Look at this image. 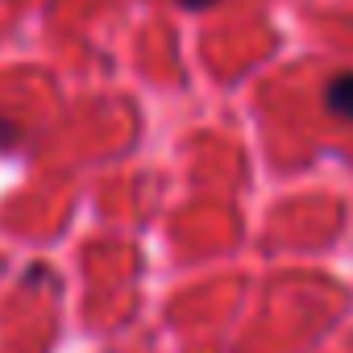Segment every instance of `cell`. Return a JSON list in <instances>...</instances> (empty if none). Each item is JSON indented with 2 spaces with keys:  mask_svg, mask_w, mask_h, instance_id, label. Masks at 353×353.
Here are the masks:
<instances>
[{
  "mask_svg": "<svg viewBox=\"0 0 353 353\" xmlns=\"http://www.w3.org/2000/svg\"><path fill=\"white\" fill-rule=\"evenodd\" d=\"M324 100H328V108H332L336 117H345V121H353V75H336V79L328 83V92H324Z\"/></svg>",
  "mask_w": 353,
  "mask_h": 353,
  "instance_id": "6da1fadb",
  "label": "cell"
},
{
  "mask_svg": "<svg viewBox=\"0 0 353 353\" xmlns=\"http://www.w3.org/2000/svg\"><path fill=\"white\" fill-rule=\"evenodd\" d=\"M183 9H208V5H216V0H179Z\"/></svg>",
  "mask_w": 353,
  "mask_h": 353,
  "instance_id": "7a4b0ae2",
  "label": "cell"
}]
</instances>
